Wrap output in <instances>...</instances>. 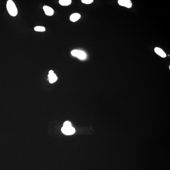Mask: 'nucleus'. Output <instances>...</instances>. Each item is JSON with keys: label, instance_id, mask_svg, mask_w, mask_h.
Wrapping results in <instances>:
<instances>
[{"label": "nucleus", "instance_id": "ddd939ff", "mask_svg": "<svg viewBox=\"0 0 170 170\" xmlns=\"http://www.w3.org/2000/svg\"><path fill=\"white\" fill-rule=\"evenodd\" d=\"M49 74H54V71L52 70H50L49 72Z\"/></svg>", "mask_w": 170, "mask_h": 170}, {"label": "nucleus", "instance_id": "7ed1b4c3", "mask_svg": "<svg viewBox=\"0 0 170 170\" xmlns=\"http://www.w3.org/2000/svg\"><path fill=\"white\" fill-rule=\"evenodd\" d=\"M62 131L64 134L70 135L73 134L75 132V129L74 127L71 126H63L62 128Z\"/></svg>", "mask_w": 170, "mask_h": 170}, {"label": "nucleus", "instance_id": "f257e3e1", "mask_svg": "<svg viewBox=\"0 0 170 170\" xmlns=\"http://www.w3.org/2000/svg\"><path fill=\"white\" fill-rule=\"evenodd\" d=\"M6 7L8 12L10 15L13 16H15L17 15V8L13 1L12 0H9L7 1Z\"/></svg>", "mask_w": 170, "mask_h": 170}, {"label": "nucleus", "instance_id": "6e6552de", "mask_svg": "<svg viewBox=\"0 0 170 170\" xmlns=\"http://www.w3.org/2000/svg\"><path fill=\"white\" fill-rule=\"evenodd\" d=\"M48 80H49V83H54L57 80V77L55 74H49L48 75Z\"/></svg>", "mask_w": 170, "mask_h": 170}, {"label": "nucleus", "instance_id": "39448f33", "mask_svg": "<svg viewBox=\"0 0 170 170\" xmlns=\"http://www.w3.org/2000/svg\"><path fill=\"white\" fill-rule=\"evenodd\" d=\"M43 9L46 15L48 16H52L53 15L54 10L50 7L45 5L43 6Z\"/></svg>", "mask_w": 170, "mask_h": 170}, {"label": "nucleus", "instance_id": "9d476101", "mask_svg": "<svg viewBox=\"0 0 170 170\" xmlns=\"http://www.w3.org/2000/svg\"><path fill=\"white\" fill-rule=\"evenodd\" d=\"M34 30L36 31L43 32L46 31V28L44 27L38 26L34 28Z\"/></svg>", "mask_w": 170, "mask_h": 170}, {"label": "nucleus", "instance_id": "4468645a", "mask_svg": "<svg viewBox=\"0 0 170 170\" xmlns=\"http://www.w3.org/2000/svg\"><path fill=\"white\" fill-rule=\"evenodd\" d=\"M169 68H170V66H169Z\"/></svg>", "mask_w": 170, "mask_h": 170}, {"label": "nucleus", "instance_id": "f8f14e48", "mask_svg": "<svg viewBox=\"0 0 170 170\" xmlns=\"http://www.w3.org/2000/svg\"><path fill=\"white\" fill-rule=\"evenodd\" d=\"M71 126H72L70 122L69 121H66L64 123L63 126L69 127Z\"/></svg>", "mask_w": 170, "mask_h": 170}, {"label": "nucleus", "instance_id": "9b49d317", "mask_svg": "<svg viewBox=\"0 0 170 170\" xmlns=\"http://www.w3.org/2000/svg\"><path fill=\"white\" fill-rule=\"evenodd\" d=\"M82 3L86 4H90L93 2V0H82Z\"/></svg>", "mask_w": 170, "mask_h": 170}, {"label": "nucleus", "instance_id": "1a4fd4ad", "mask_svg": "<svg viewBox=\"0 0 170 170\" xmlns=\"http://www.w3.org/2000/svg\"><path fill=\"white\" fill-rule=\"evenodd\" d=\"M71 0H60L59 1V4L62 6H68L71 3Z\"/></svg>", "mask_w": 170, "mask_h": 170}, {"label": "nucleus", "instance_id": "20e7f679", "mask_svg": "<svg viewBox=\"0 0 170 170\" xmlns=\"http://www.w3.org/2000/svg\"><path fill=\"white\" fill-rule=\"evenodd\" d=\"M118 3L120 6L125 7L129 8L132 6V3L130 0H119Z\"/></svg>", "mask_w": 170, "mask_h": 170}, {"label": "nucleus", "instance_id": "423d86ee", "mask_svg": "<svg viewBox=\"0 0 170 170\" xmlns=\"http://www.w3.org/2000/svg\"><path fill=\"white\" fill-rule=\"evenodd\" d=\"M155 52L157 55L163 58H165L166 57V54L164 52L161 48L159 47H156L155 49Z\"/></svg>", "mask_w": 170, "mask_h": 170}, {"label": "nucleus", "instance_id": "f03ea898", "mask_svg": "<svg viewBox=\"0 0 170 170\" xmlns=\"http://www.w3.org/2000/svg\"><path fill=\"white\" fill-rule=\"evenodd\" d=\"M71 53L73 56L77 57L79 59H84L86 57V54L84 52L81 50L75 49L72 51Z\"/></svg>", "mask_w": 170, "mask_h": 170}, {"label": "nucleus", "instance_id": "0eeeda50", "mask_svg": "<svg viewBox=\"0 0 170 170\" xmlns=\"http://www.w3.org/2000/svg\"><path fill=\"white\" fill-rule=\"evenodd\" d=\"M81 17L80 15L77 13H74L72 14L70 17V21L73 22H75L78 21Z\"/></svg>", "mask_w": 170, "mask_h": 170}]
</instances>
